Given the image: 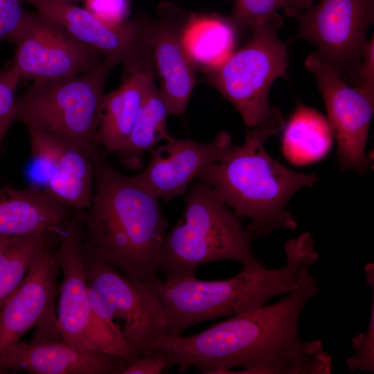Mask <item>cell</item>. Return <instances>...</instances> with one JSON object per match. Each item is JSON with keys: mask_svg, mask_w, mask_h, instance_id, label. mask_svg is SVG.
<instances>
[{"mask_svg": "<svg viewBox=\"0 0 374 374\" xmlns=\"http://www.w3.org/2000/svg\"><path fill=\"white\" fill-rule=\"evenodd\" d=\"M84 8L101 21L118 26L126 22L130 0H84Z\"/></svg>", "mask_w": 374, "mask_h": 374, "instance_id": "83f0119b", "label": "cell"}, {"mask_svg": "<svg viewBox=\"0 0 374 374\" xmlns=\"http://www.w3.org/2000/svg\"><path fill=\"white\" fill-rule=\"evenodd\" d=\"M313 1L314 0H285L283 10L287 16L298 18L313 5Z\"/></svg>", "mask_w": 374, "mask_h": 374, "instance_id": "1f68e13d", "label": "cell"}, {"mask_svg": "<svg viewBox=\"0 0 374 374\" xmlns=\"http://www.w3.org/2000/svg\"><path fill=\"white\" fill-rule=\"evenodd\" d=\"M282 25L276 22L251 31L244 46L207 72L209 83L235 106L247 126L271 135L284 126L281 113L268 100L271 84L287 66L286 48L277 35Z\"/></svg>", "mask_w": 374, "mask_h": 374, "instance_id": "52a82bcc", "label": "cell"}, {"mask_svg": "<svg viewBox=\"0 0 374 374\" xmlns=\"http://www.w3.org/2000/svg\"><path fill=\"white\" fill-rule=\"evenodd\" d=\"M233 8L229 20L235 26L251 31L266 25L283 22L278 13L283 9L285 0H233Z\"/></svg>", "mask_w": 374, "mask_h": 374, "instance_id": "d4e9b609", "label": "cell"}, {"mask_svg": "<svg viewBox=\"0 0 374 374\" xmlns=\"http://www.w3.org/2000/svg\"><path fill=\"white\" fill-rule=\"evenodd\" d=\"M76 211L42 190L0 188V235L61 234Z\"/></svg>", "mask_w": 374, "mask_h": 374, "instance_id": "d6986e66", "label": "cell"}, {"mask_svg": "<svg viewBox=\"0 0 374 374\" xmlns=\"http://www.w3.org/2000/svg\"><path fill=\"white\" fill-rule=\"evenodd\" d=\"M116 65L103 59L82 74L33 82L17 97L16 121L63 140L84 153L94 165L105 159L97 134L105 84Z\"/></svg>", "mask_w": 374, "mask_h": 374, "instance_id": "8992f818", "label": "cell"}, {"mask_svg": "<svg viewBox=\"0 0 374 374\" xmlns=\"http://www.w3.org/2000/svg\"><path fill=\"white\" fill-rule=\"evenodd\" d=\"M153 65L129 74L116 89L103 95L97 139L107 152H118L127 140L152 86Z\"/></svg>", "mask_w": 374, "mask_h": 374, "instance_id": "ffe728a7", "label": "cell"}, {"mask_svg": "<svg viewBox=\"0 0 374 374\" xmlns=\"http://www.w3.org/2000/svg\"><path fill=\"white\" fill-rule=\"evenodd\" d=\"M84 265L93 311L112 325L122 320L123 339L140 355L160 352L168 331L155 285L130 278L86 249Z\"/></svg>", "mask_w": 374, "mask_h": 374, "instance_id": "9c48e42d", "label": "cell"}, {"mask_svg": "<svg viewBox=\"0 0 374 374\" xmlns=\"http://www.w3.org/2000/svg\"><path fill=\"white\" fill-rule=\"evenodd\" d=\"M31 173L42 190L76 211L87 210L94 191V165L82 151L35 126H26Z\"/></svg>", "mask_w": 374, "mask_h": 374, "instance_id": "9a60e30c", "label": "cell"}, {"mask_svg": "<svg viewBox=\"0 0 374 374\" xmlns=\"http://www.w3.org/2000/svg\"><path fill=\"white\" fill-rule=\"evenodd\" d=\"M319 291L308 271L280 301L240 313L190 336H168L160 352L168 368L204 374H329L332 359L319 339L299 335L306 304Z\"/></svg>", "mask_w": 374, "mask_h": 374, "instance_id": "6da1fadb", "label": "cell"}, {"mask_svg": "<svg viewBox=\"0 0 374 374\" xmlns=\"http://www.w3.org/2000/svg\"><path fill=\"white\" fill-rule=\"evenodd\" d=\"M297 19V37L313 43L341 78L353 83L373 24L374 0H320Z\"/></svg>", "mask_w": 374, "mask_h": 374, "instance_id": "30bf717a", "label": "cell"}, {"mask_svg": "<svg viewBox=\"0 0 374 374\" xmlns=\"http://www.w3.org/2000/svg\"><path fill=\"white\" fill-rule=\"evenodd\" d=\"M82 211H75L54 251L62 274L56 305L60 338L80 350L98 351L124 359L128 364L140 354L123 339L121 328L102 319L92 309L84 265Z\"/></svg>", "mask_w": 374, "mask_h": 374, "instance_id": "ba28073f", "label": "cell"}, {"mask_svg": "<svg viewBox=\"0 0 374 374\" xmlns=\"http://www.w3.org/2000/svg\"><path fill=\"white\" fill-rule=\"evenodd\" d=\"M25 2H26V0H25Z\"/></svg>", "mask_w": 374, "mask_h": 374, "instance_id": "836d02e7", "label": "cell"}, {"mask_svg": "<svg viewBox=\"0 0 374 374\" xmlns=\"http://www.w3.org/2000/svg\"><path fill=\"white\" fill-rule=\"evenodd\" d=\"M234 147L230 134L220 132L208 143L171 139L156 147L139 177L159 198L169 201L183 195L198 174L223 159Z\"/></svg>", "mask_w": 374, "mask_h": 374, "instance_id": "2e32d148", "label": "cell"}, {"mask_svg": "<svg viewBox=\"0 0 374 374\" xmlns=\"http://www.w3.org/2000/svg\"><path fill=\"white\" fill-rule=\"evenodd\" d=\"M12 42L15 50L11 66L21 78L33 82L82 74L103 60L62 26L38 12L27 13Z\"/></svg>", "mask_w": 374, "mask_h": 374, "instance_id": "8fae6325", "label": "cell"}, {"mask_svg": "<svg viewBox=\"0 0 374 374\" xmlns=\"http://www.w3.org/2000/svg\"><path fill=\"white\" fill-rule=\"evenodd\" d=\"M37 12L62 26L85 46L116 64L129 74L153 65L147 44V23L139 19L109 25L84 8L58 0H26Z\"/></svg>", "mask_w": 374, "mask_h": 374, "instance_id": "5bb4252c", "label": "cell"}, {"mask_svg": "<svg viewBox=\"0 0 374 374\" xmlns=\"http://www.w3.org/2000/svg\"><path fill=\"white\" fill-rule=\"evenodd\" d=\"M58 1H60L62 2L74 3V2L79 1H84V0H58Z\"/></svg>", "mask_w": 374, "mask_h": 374, "instance_id": "d6a6232c", "label": "cell"}, {"mask_svg": "<svg viewBox=\"0 0 374 374\" xmlns=\"http://www.w3.org/2000/svg\"><path fill=\"white\" fill-rule=\"evenodd\" d=\"M332 141L328 120L317 110L299 104L285 127L282 151L290 163L305 166L323 159Z\"/></svg>", "mask_w": 374, "mask_h": 374, "instance_id": "7402d4cb", "label": "cell"}, {"mask_svg": "<svg viewBox=\"0 0 374 374\" xmlns=\"http://www.w3.org/2000/svg\"><path fill=\"white\" fill-rule=\"evenodd\" d=\"M305 66L314 75L322 94L341 168L366 173L370 159L365 149L374 99L349 86L317 51L306 58Z\"/></svg>", "mask_w": 374, "mask_h": 374, "instance_id": "7c38bea8", "label": "cell"}, {"mask_svg": "<svg viewBox=\"0 0 374 374\" xmlns=\"http://www.w3.org/2000/svg\"><path fill=\"white\" fill-rule=\"evenodd\" d=\"M159 13L156 20L147 24L148 51L170 115L182 116L195 84L196 67L182 42L188 16L165 6Z\"/></svg>", "mask_w": 374, "mask_h": 374, "instance_id": "e0dca14e", "label": "cell"}, {"mask_svg": "<svg viewBox=\"0 0 374 374\" xmlns=\"http://www.w3.org/2000/svg\"><path fill=\"white\" fill-rule=\"evenodd\" d=\"M25 0H0V41H13L21 28L28 12Z\"/></svg>", "mask_w": 374, "mask_h": 374, "instance_id": "f1b7e54d", "label": "cell"}, {"mask_svg": "<svg viewBox=\"0 0 374 374\" xmlns=\"http://www.w3.org/2000/svg\"><path fill=\"white\" fill-rule=\"evenodd\" d=\"M185 193L183 217L166 232L159 256L166 279L195 277L198 267L219 260L265 267L252 252L250 233L207 182L199 179Z\"/></svg>", "mask_w": 374, "mask_h": 374, "instance_id": "5b68a950", "label": "cell"}, {"mask_svg": "<svg viewBox=\"0 0 374 374\" xmlns=\"http://www.w3.org/2000/svg\"><path fill=\"white\" fill-rule=\"evenodd\" d=\"M159 199L136 175H125L105 159L94 164V191L82 211L84 248L131 279L156 285L168 226Z\"/></svg>", "mask_w": 374, "mask_h": 374, "instance_id": "7a4b0ae2", "label": "cell"}, {"mask_svg": "<svg viewBox=\"0 0 374 374\" xmlns=\"http://www.w3.org/2000/svg\"><path fill=\"white\" fill-rule=\"evenodd\" d=\"M374 37L365 45L361 62L357 69L354 87L374 99Z\"/></svg>", "mask_w": 374, "mask_h": 374, "instance_id": "f546056e", "label": "cell"}, {"mask_svg": "<svg viewBox=\"0 0 374 374\" xmlns=\"http://www.w3.org/2000/svg\"><path fill=\"white\" fill-rule=\"evenodd\" d=\"M310 233L285 243L286 263L276 269H244L224 280L196 277L166 279L155 285L168 323V336H180L202 321L233 316L264 305L292 291L317 261Z\"/></svg>", "mask_w": 374, "mask_h": 374, "instance_id": "3957f363", "label": "cell"}, {"mask_svg": "<svg viewBox=\"0 0 374 374\" xmlns=\"http://www.w3.org/2000/svg\"><path fill=\"white\" fill-rule=\"evenodd\" d=\"M59 271L48 246L0 308V355L33 328L32 341L61 339L56 328Z\"/></svg>", "mask_w": 374, "mask_h": 374, "instance_id": "4fadbf2b", "label": "cell"}, {"mask_svg": "<svg viewBox=\"0 0 374 374\" xmlns=\"http://www.w3.org/2000/svg\"><path fill=\"white\" fill-rule=\"evenodd\" d=\"M49 236L0 235V308L50 246Z\"/></svg>", "mask_w": 374, "mask_h": 374, "instance_id": "cb8c5ba5", "label": "cell"}, {"mask_svg": "<svg viewBox=\"0 0 374 374\" xmlns=\"http://www.w3.org/2000/svg\"><path fill=\"white\" fill-rule=\"evenodd\" d=\"M235 28L217 15H188L182 32L184 48L195 66L206 73L222 63L234 51Z\"/></svg>", "mask_w": 374, "mask_h": 374, "instance_id": "44dd1931", "label": "cell"}, {"mask_svg": "<svg viewBox=\"0 0 374 374\" xmlns=\"http://www.w3.org/2000/svg\"><path fill=\"white\" fill-rule=\"evenodd\" d=\"M169 369L162 352L138 357L128 364L121 374H159Z\"/></svg>", "mask_w": 374, "mask_h": 374, "instance_id": "4dcf8cb0", "label": "cell"}, {"mask_svg": "<svg viewBox=\"0 0 374 374\" xmlns=\"http://www.w3.org/2000/svg\"><path fill=\"white\" fill-rule=\"evenodd\" d=\"M270 136L264 130H248L241 145L234 146L196 178L207 182L237 216L249 218L247 230L252 238L276 230L295 229L296 221L285 206L296 191L318 180L273 159L264 147Z\"/></svg>", "mask_w": 374, "mask_h": 374, "instance_id": "277c9868", "label": "cell"}, {"mask_svg": "<svg viewBox=\"0 0 374 374\" xmlns=\"http://www.w3.org/2000/svg\"><path fill=\"white\" fill-rule=\"evenodd\" d=\"M170 116L159 89L154 84L149 91L136 118L132 130L116 152L120 162L127 168L136 170L143 165V155L150 152L163 141L172 137L167 128Z\"/></svg>", "mask_w": 374, "mask_h": 374, "instance_id": "603a6c76", "label": "cell"}, {"mask_svg": "<svg viewBox=\"0 0 374 374\" xmlns=\"http://www.w3.org/2000/svg\"><path fill=\"white\" fill-rule=\"evenodd\" d=\"M21 76L11 65L0 71V152L3 149L5 136L16 121V89Z\"/></svg>", "mask_w": 374, "mask_h": 374, "instance_id": "484cf974", "label": "cell"}, {"mask_svg": "<svg viewBox=\"0 0 374 374\" xmlns=\"http://www.w3.org/2000/svg\"><path fill=\"white\" fill-rule=\"evenodd\" d=\"M127 365L121 357L80 350L62 339L20 341L0 355V373L21 371L31 374H121Z\"/></svg>", "mask_w": 374, "mask_h": 374, "instance_id": "ac0fdd59", "label": "cell"}, {"mask_svg": "<svg viewBox=\"0 0 374 374\" xmlns=\"http://www.w3.org/2000/svg\"><path fill=\"white\" fill-rule=\"evenodd\" d=\"M368 285L373 290L370 320L366 330L352 340L355 353L347 360L348 368L352 371H374V283Z\"/></svg>", "mask_w": 374, "mask_h": 374, "instance_id": "4316f807", "label": "cell"}]
</instances>
